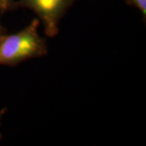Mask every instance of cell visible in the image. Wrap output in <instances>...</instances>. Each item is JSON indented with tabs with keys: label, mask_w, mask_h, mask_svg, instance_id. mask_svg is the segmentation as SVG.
I'll list each match as a JSON object with an SVG mask.
<instances>
[{
	"label": "cell",
	"mask_w": 146,
	"mask_h": 146,
	"mask_svg": "<svg viewBox=\"0 0 146 146\" xmlns=\"http://www.w3.org/2000/svg\"><path fill=\"white\" fill-rule=\"evenodd\" d=\"M39 20L34 19L21 31L0 38V65L16 66L33 58L47 54L46 43L39 36Z\"/></svg>",
	"instance_id": "obj_1"
},
{
	"label": "cell",
	"mask_w": 146,
	"mask_h": 146,
	"mask_svg": "<svg viewBox=\"0 0 146 146\" xmlns=\"http://www.w3.org/2000/svg\"><path fill=\"white\" fill-rule=\"evenodd\" d=\"M76 0H19L17 7L33 11L42 21L44 32L48 36H56L58 23Z\"/></svg>",
	"instance_id": "obj_2"
},
{
	"label": "cell",
	"mask_w": 146,
	"mask_h": 146,
	"mask_svg": "<svg viewBox=\"0 0 146 146\" xmlns=\"http://www.w3.org/2000/svg\"><path fill=\"white\" fill-rule=\"evenodd\" d=\"M16 8L17 4L15 0H0V11L3 13L15 10Z\"/></svg>",
	"instance_id": "obj_3"
},
{
	"label": "cell",
	"mask_w": 146,
	"mask_h": 146,
	"mask_svg": "<svg viewBox=\"0 0 146 146\" xmlns=\"http://www.w3.org/2000/svg\"><path fill=\"white\" fill-rule=\"evenodd\" d=\"M126 2L129 4L134 7H136L140 9L142 14L144 15L145 18L146 16V0H126Z\"/></svg>",
	"instance_id": "obj_4"
},
{
	"label": "cell",
	"mask_w": 146,
	"mask_h": 146,
	"mask_svg": "<svg viewBox=\"0 0 146 146\" xmlns=\"http://www.w3.org/2000/svg\"><path fill=\"white\" fill-rule=\"evenodd\" d=\"M6 112H7V108L0 110V126H1V119L3 118V116L5 115ZM1 137H2V135H1V132H0V139H1Z\"/></svg>",
	"instance_id": "obj_5"
},
{
	"label": "cell",
	"mask_w": 146,
	"mask_h": 146,
	"mask_svg": "<svg viewBox=\"0 0 146 146\" xmlns=\"http://www.w3.org/2000/svg\"><path fill=\"white\" fill-rule=\"evenodd\" d=\"M5 34V29L0 25V38Z\"/></svg>",
	"instance_id": "obj_6"
}]
</instances>
